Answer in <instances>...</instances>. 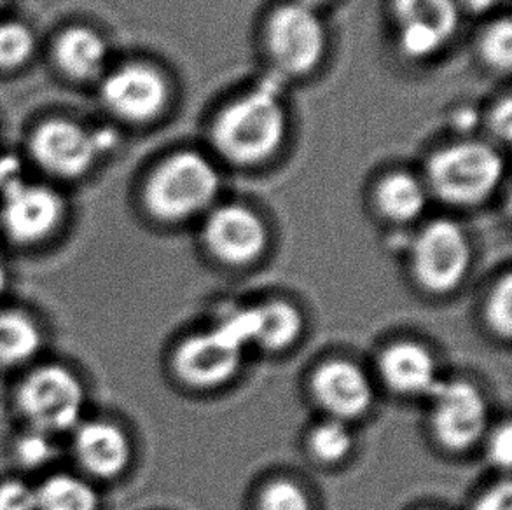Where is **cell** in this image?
<instances>
[{
	"instance_id": "6da1fadb",
	"label": "cell",
	"mask_w": 512,
	"mask_h": 510,
	"mask_svg": "<svg viewBox=\"0 0 512 510\" xmlns=\"http://www.w3.org/2000/svg\"><path fill=\"white\" fill-rule=\"evenodd\" d=\"M285 131L284 107L268 91H254L222 111L215 121L214 142L229 161L252 165L278 151Z\"/></svg>"
},
{
	"instance_id": "7a4b0ae2",
	"label": "cell",
	"mask_w": 512,
	"mask_h": 510,
	"mask_svg": "<svg viewBox=\"0 0 512 510\" xmlns=\"http://www.w3.org/2000/svg\"><path fill=\"white\" fill-rule=\"evenodd\" d=\"M252 345L249 308L236 310L210 331L184 339L175 352V373L187 385L215 388L233 380Z\"/></svg>"
},
{
	"instance_id": "3957f363",
	"label": "cell",
	"mask_w": 512,
	"mask_h": 510,
	"mask_svg": "<svg viewBox=\"0 0 512 510\" xmlns=\"http://www.w3.org/2000/svg\"><path fill=\"white\" fill-rule=\"evenodd\" d=\"M219 177L210 161L180 152L154 172L146 189L147 208L163 221H184L212 205Z\"/></svg>"
},
{
	"instance_id": "277c9868",
	"label": "cell",
	"mask_w": 512,
	"mask_h": 510,
	"mask_svg": "<svg viewBox=\"0 0 512 510\" xmlns=\"http://www.w3.org/2000/svg\"><path fill=\"white\" fill-rule=\"evenodd\" d=\"M502 170V158L488 145L479 142L450 145L430 159V186L448 203L474 205L493 193Z\"/></svg>"
},
{
	"instance_id": "5b68a950",
	"label": "cell",
	"mask_w": 512,
	"mask_h": 510,
	"mask_svg": "<svg viewBox=\"0 0 512 510\" xmlns=\"http://www.w3.org/2000/svg\"><path fill=\"white\" fill-rule=\"evenodd\" d=\"M84 400L83 383L60 366L39 367L28 374L18 392V406L30 428L49 435L79 427Z\"/></svg>"
},
{
	"instance_id": "8992f818",
	"label": "cell",
	"mask_w": 512,
	"mask_h": 510,
	"mask_svg": "<svg viewBox=\"0 0 512 510\" xmlns=\"http://www.w3.org/2000/svg\"><path fill=\"white\" fill-rule=\"evenodd\" d=\"M427 399L432 430L444 448L460 453L474 448L485 437L488 404L474 383L441 380Z\"/></svg>"
},
{
	"instance_id": "52a82bcc",
	"label": "cell",
	"mask_w": 512,
	"mask_h": 510,
	"mask_svg": "<svg viewBox=\"0 0 512 510\" xmlns=\"http://www.w3.org/2000/svg\"><path fill=\"white\" fill-rule=\"evenodd\" d=\"M471 266V243L457 222L432 221L413 243V271L422 287L444 294L458 287Z\"/></svg>"
},
{
	"instance_id": "ba28073f",
	"label": "cell",
	"mask_w": 512,
	"mask_h": 510,
	"mask_svg": "<svg viewBox=\"0 0 512 510\" xmlns=\"http://www.w3.org/2000/svg\"><path fill=\"white\" fill-rule=\"evenodd\" d=\"M268 44L275 62L289 74H306L319 65L326 30L315 9L301 2L278 7L268 23Z\"/></svg>"
},
{
	"instance_id": "9c48e42d",
	"label": "cell",
	"mask_w": 512,
	"mask_h": 510,
	"mask_svg": "<svg viewBox=\"0 0 512 510\" xmlns=\"http://www.w3.org/2000/svg\"><path fill=\"white\" fill-rule=\"evenodd\" d=\"M30 151L46 172L74 179L90 170L102 154L97 133L69 119H51L34 131Z\"/></svg>"
},
{
	"instance_id": "30bf717a",
	"label": "cell",
	"mask_w": 512,
	"mask_h": 510,
	"mask_svg": "<svg viewBox=\"0 0 512 510\" xmlns=\"http://www.w3.org/2000/svg\"><path fill=\"white\" fill-rule=\"evenodd\" d=\"M2 198L0 222L7 236L21 245L46 240L62 222L65 203L51 187L25 180Z\"/></svg>"
},
{
	"instance_id": "8fae6325",
	"label": "cell",
	"mask_w": 512,
	"mask_h": 510,
	"mask_svg": "<svg viewBox=\"0 0 512 510\" xmlns=\"http://www.w3.org/2000/svg\"><path fill=\"white\" fill-rule=\"evenodd\" d=\"M399 44L415 60L436 55L458 25L455 0H395Z\"/></svg>"
},
{
	"instance_id": "7c38bea8",
	"label": "cell",
	"mask_w": 512,
	"mask_h": 510,
	"mask_svg": "<svg viewBox=\"0 0 512 510\" xmlns=\"http://www.w3.org/2000/svg\"><path fill=\"white\" fill-rule=\"evenodd\" d=\"M203 238L208 250L233 266L256 261L268 243L263 221L242 205H224L208 215Z\"/></svg>"
},
{
	"instance_id": "4fadbf2b",
	"label": "cell",
	"mask_w": 512,
	"mask_h": 510,
	"mask_svg": "<svg viewBox=\"0 0 512 510\" xmlns=\"http://www.w3.org/2000/svg\"><path fill=\"white\" fill-rule=\"evenodd\" d=\"M167 95V83L160 72L142 63L114 70L102 84L105 105L126 121H147L158 116Z\"/></svg>"
},
{
	"instance_id": "5bb4252c",
	"label": "cell",
	"mask_w": 512,
	"mask_h": 510,
	"mask_svg": "<svg viewBox=\"0 0 512 510\" xmlns=\"http://www.w3.org/2000/svg\"><path fill=\"white\" fill-rule=\"evenodd\" d=\"M312 390L329 418L357 420L373 406L374 392L369 376L350 360H329L313 374Z\"/></svg>"
},
{
	"instance_id": "9a60e30c",
	"label": "cell",
	"mask_w": 512,
	"mask_h": 510,
	"mask_svg": "<svg viewBox=\"0 0 512 510\" xmlns=\"http://www.w3.org/2000/svg\"><path fill=\"white\" fill-rule=\"evenodd\" d=\"M383 383L402 397H429L439 385L434 355L415 341H397L387 346L378 359Z\"/></svg>"
},
{
	"instance_id": "2e32d148",
	"label": "cell",
	"mask_w": 512,
	"mask_h": 510,
	"mask_svg": "<svg viewBox=\"0 0 512 510\" xmlns=\"http://www.w3.org/2000/svg\"><path fill=\"white\" fill-rule=\"evenodd\" d=\"M76 455L93 476L112 479L132 462V442L114 423L88 421L76 428Z\"/></svg>"
},
{
	"instance_id": "e0dca14e",
	"label": "cell",
	"mask_w": 512,
	"mask_h": 510,
	"mask_svg": "<svg viewBox=\"0 0 512 510\" xmlns=\"http://www.w3.org/2000/svg\"><path fill=\"white\" fill-rule=\"evenodd\" d=\"M249 310L252 345L268 352H282L303 334V317L294 304L277 299Z\"/></svg>"
},
{
	"instance_id": "ac0fdd59",
	"label": "cell",
	"mask_w": 512,
	"mask_h": 510,
	"mask_svg": "<svg viewBox=\"0 0 512 510\" xmlns=\"http://www.w3.org/2000/svg\"><path fill=\"white\" fill-rule=\"evenodd\" d=\"M56 60L70 77L93 79L104 70L107 44L90 28H70L56 42Z\"/></svg>"
},
{
	"instance_id": "d6986e66",
	"label": "cell",
	"mask_w": 512,
	"mask_h": 510,
	"mask_svg": "<svg viewBox=\"0 0 512 510\" xmlns=\"http://www.w3.org/2000/svg\"><path fill=\"white\" fill-rule=\"evenodd\" d=\"M42 334L20 311H0V367H18L41 350Z\"/></svg>"
},
{
	"instance_id": "ffe728a7",
	"label": "cell",
	"mask_w": 512,
	"mask_h": 510,
	"mask_svg": "<svg viewBox=\"0 0 512 510\" xmlns=\"http://www.w3.org/2000/svg\"><path fill=\"white\" fill-rule=\"evenodd\" d=\"M378 205L392 221H415L427 207V191L413 175L392 173L378 187Z\"/></svg>"
},
{
	"instance_id": "44dd1931",
	"label": "cell",
	"mask_w": 512,
	"mask_h": 510,
	"mask_svg": "<svg viewBox=\"0 0 512 510\" xmlns=\"http://www.w3.org/2000/svg\"><path fill=\"white\" fill-rule=\"evenodd\" d=\"M35 490L37 510H98L97 491L76 476L56 474Z\"/></svg>"
},
{
	"instance_id": "7402d4cb",
	"label": "cell",
	"mask_w": 512,
	"mask_h": 510,
	"mask_svg": "<svg viewBox=\"0 0 512 510\" xmlns=\"http://www.w3.org/2000/svg\"><path fill=\"white\" fill-rule=\"evenodd\" d=\"M308 448L319 462L329 465L343 462L352 453V430L345 421L327 418L310 432Z\"/></svg>"
},
{
	"instance_id": "603a6c76",
	"label": "cell",
	"mask_w": 512,
	"mask_h": 510,
	"mask_svg": "<svg viewBox=\"0 0 512 510\" xmlns=\"http://www.w3.org/2000/svg\"><path fill=\"white\" fill-rule=\"evenodd\" d=\"M35 49L34 35L25 25L0 23V69H13L27 62Z\"/></svg>"
},
{
	"instance_id": "cb8c5ba5",
	"label": "cell",
	"mask_w": 512,
	"mask_h": 510,
	"mask_svg": "<svg viewBox=\"0 0 512 510\" xmlns=\"http://www.w3.org/2000/svg\"><path fill=\"white\" fill-rule=\"evenodd\" d=\"M55 435L30 428L14 444L16 460L27 469H41L56 456Z\"/></svg>"
},
{
	"instance_id": "d4e9b609",
	"label": "cell",
	"mask_w": 512,
	"mask_h": 510,
	"mask_svg": "<svg viewBox=\"0 0 512 510\" xmlns=\"http://www.w3.org/2000/svg\"><path fill=\"white\" fill-rule=\"evenodd\" d=\"M259 510H313L306 491L287 479L268 484L259 498Z\"/></svg>"
},
{
	"instance_id": "484cf974",
	"label": "cell",
	"mask_w": 512,
	"mask_h": 510,
	"mask_svg": "<svg viewBox=\"0 0 512 510\" xmlns=\"http://www.w3.org/2000/svg\"><path fill=\"white\" fill-rule=\"evenodd\" d=\"M481 55L493 69L507 72L512 62L511 21L502 20L486 30L481 39Z\"/></svg>"
},
{
	"instance_id": "4316f807",
	"label": "cell",
	"mask_w": 512,
	"mask_h": 510,
	"mask_svg": "<svg viewBox=\"0 0 512 510\" xmlns=\"http://www.w3.org/2000/svg\"><path fill=\"white\" fill-rule=\"evenodd\" d=\"M486 317L492 325L493 331L504 339L511 338L512 331V282L511 275H506L497 287L493 289L488 306H486Z\"/></svg>"
},
{
	"instance_id": "83f0119b",
	"label": "cell",
	"mask_w": 512,
	"mask_h": 510,
	"mask_svg": "<svg viewBox=\"0 0 512 510\" xmlns=\"http://www.w3.org/2000/svg\"><path fill=\"white\" fill-rule=\"evenodd\" d=\"M0 510H37L35 486L20 479L0 484Z\"/></svg>"
},
{
	"instance_id": "f1b7e54d",
	"label": "cell",
	"mask_w": 512,
	"mask_h": 510,
	"mask_svg": "<svg viewBox=\"0 0 512 510\" xmlns=\"http://www.w3.org/2000/svg\"><path fill=\"white\" fill-rule=\"evenodd\" d=\"M486 451L490 462L500 470H509L512 462V427L509 423L495 428L486 439Z\"/></svg>"
},
{
	"instance_id": "f546056e",
	"label": "cell",
	"mask_w": 512,
	"mask_h": 510,
	"mask_svg": "<svg viewBox=\"0 0 512 510\" xmlns=\"http://www.w3.org/2000/svg\"><path fill=\"white\" fill-rule=\"evenodd\" d=\"M472 510H512V488L509 481L495 484L476 500Z\"/></svg>"
},
{
	"instance_id": "4dcf8cb0",
	"label": "cell",
	"mask_w": 512,
	"mask_h": 510,
	"mask_svg": "<svg viewBox=\"0 0 512 510\" xmlns=\"http://www.w3.org/2000/svg\"><path fill=\"white\" fill-rule=\"evenodd\" d=\"M25 182L23 177V166L16 158H0V194L4 196L13 187Z\"/></svg>"
},
{
	"instance_id": "1f68e13d",
	"label": "cell",
	"mask_w": 512,
	"mask_h": 510,
	"mask_svg": "<svg viewBox=\"0 0 512 510\" xmlns=\"http://www.w3.org/2000/svg\"><path fill=\"white\" fill-rule=\"evenodd\" d=\"M511 102L506 100L504 104L500 105L497 112L493 114V125H495V131L502 133L504 137H509L511 133Z\"/></svg>"
},
{
	"instance_id": "d6a6232c",
	"label": "cell",
	"mask_w": 512,
	"mask_h": 510,
	"mask_svg": "<svg viewBox=\"0 0 512 510\" xmlns=\"http://www.w3.org/2000/svg\"><path fill=\"white\" fill-rule=\"evenodd\" d=\"M467 6L474 9V11H486V9H490L493 4H497L499 0H464Z\"/></svg>"
},
{
	"instance_id": "836d02e7",
	"label": "cell",
	"mask_w": 512,
	"mask_h": 510,
	"mask_svg": "<svg viewBox=\"0 0 512 510\" xmlns=\"http://www.w3.org/2000/svg\"><path fill=\"white\" fill-rule=\"evenodd\" d=\"M7 285H9V271L4 261L0 259V296L6 292Z\"/></svg>"
},
{
	"instance_id": "e575fe53",
	"label": "cell",
	"mask_w": 512,
	"mask_h": 510,
	"mask_svg": "<svg viewBox=\"0 0 512 510\" xmlns=\"http://www.w3.org/2000/svg\"><path fill=\"white\" fill-rule=\"evenodd\" d=\"M298 2H301V4H305V6L315 9V7L320 6V4H326V2H329V0H298Z\"/></svg>"
},
{
	"instance_id": "d590c367",
	"label": "cell",
	"mask_w": 512,
	"mask_h": 510,
	"mask_svg": "<svg viewBox=\"0 0 512 510\" xmlns=\"http://www.w3.org/2000/svg\"><path fill=\"white\" fill-rule=\"evenodd\" d=\"M2 4H4V0H0V6H2Z\"/></svg>"
}]
</instances>
